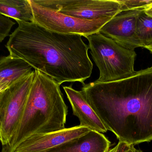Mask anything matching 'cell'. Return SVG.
Returning a JSON list of instances; mask_svg holds the SVG:
<instances>
[{"instance_id": "obj_1", "label": "cell", "mask_w": 152, "mask_h": 152, "mask_svg": "<svg viewBox=\"0 0 152 152\" xmlns=\"http://www.w3.org/2000/svg\"><path fill=\"white\" fill-rule=\"evenodd\" d=\"M81 91L119 142L134 145L152 141V67L118 81L84 84Z\"/></svg>"}, {"instance_id": "obj_2", "label": "cell", "mask_w": 152, "mask_h": 152, "mask_svg": "<svg viewBox=\"0 0 152 152\" xmlns=\"http://www.w3.org/2000/svg\"><path fill=\"white\" fill-rule=\"evenodd\" d=\"M16 21L18 26L5 45L10 55L22 59L60 85L65 82L85 84L93 63L82 36L53 32L34 22Z\"/></svg>"}, {"instance_id": "obj_3", "label": "cell", "mask_w": 152, "mask_h": 152, "mask_svg": "<svg viewBox=\"0 0 152 152\" xmlns=\"http://www.w3.org/2000/svg\"><path fill=\"white\" fill-rule=\"evenodd\" d=\"M27 99L16 133L1 152H14L26 139L36 134H47L66 128L68 108L60 85L38 70Z\"/></svg>"}, {"instance_id": "obj_4", "label": "cell", "mask_w": 152, "mask_h": 152, "mask_svg": "<svg viewBox=\"0 0 152 152\" xmlns=\"http://www.w3.org/2000/svg\"><path fill=\"white\" fill-rule=\"evenodd\" d=\"M88 40L92 59L99 69V77L95 82L109 83L134 75L136 54L128 50L100 32L85 37Z\"/></svg>"}, {"instance_id": "obj_5", "label": "cell", "mask_w": 152, "mask_h": 152, "mask_svg": "<svg viewBox=\"0 0 152 152\" xmlns=\"http://www.w3.org/2000/svg\"><path fill=\"white\" fill-rule=\"evenodd\" d=\"M34 71L0 93V143L11 142L21 119L34 77Z\"/></svg>"}, {"instance_id": "obj_6", "label": "cell", "mask_w": 152, "mask_h": 152, "mask_svg": "<svg viewBox=\"0 0 152 152\" xmlns=\"http://www.w3.org/2000/svg\"><path fill=\"white\" fill-rule=\"evenodd\" d=\"M34 15V22L51 31L66 34H77L86 37L99 32L112 18L86 20L70 17L57 11L46 8L29 0Z\"/></svg>"}, {"instance_id": "obj_7", "label": "cell", "mask_w": 152, "mask_h": 152, "mask_svg": "<svg viewBox=\"0 0 152 152\" xmlns=\"http://www.w3.org/2000/svg\"><path fill=\"white\" fill-rule=\"evenodd\" d=\"M39 5L86 20L113 17L122 12L117 0H34Z\"/></svg>"}, {"instance_id": "obj_8", "label": "cell", "mask_w": 152, "mask_h": 152, "mask_svg": "<svg viewBox=\"0 0 152 152\" xmlns=\"http://www.w3.org/2000/svg\"><path fill=\"white\" fill-rule=\"evenodd\" d=\"M145 10L121 12L104 24L99 32L128 50L142 47L137 34L136 21L139 14Z\"/></svg>"}, {"instance_id": "obj_9", "label": "cell", "mask_w": 152, "mask_h": 152, "mask_svg": "<svg viewBox=\"0 0 152 152\" xmlns=\"http://www.w3.org/2000/svg\"><path fill=\"white\" fill-rule=\"evenodd\" d=\"M90 131L79 125L51 133L34 135L22 142L14 152H47Z\"/></svg>"}, {"instance_id": "obj_10", "label": "cell", "mask_w": 152, "mask_h": 152, "mask_svg": "<svg viewBox=\"0 0 152 152\" xmlns=\"http://www.w3.org/2000/svg\"><path fill=\"white\" fill-rule=\"evenodd\" d=\"M63 88L71 104L73 115L79 120L80 126L102 134L106 133L108 130L86 100L82 91L75 90L72 85Z\"/></svg>"}, {"instance_id": "obj_11", "label": "cell", "mask_w": 152, "mask_h": 152, "mask_svg": "<svg viewBox=\"0 0 152 152\" xmlns=\"http://www.w3.org/2000/svg\"><path fill=\"white\" fill-rule=\"evenodd\" d=\"M111 142L102 133L91 130L47 152H107Z\"/></svg>"}, {"instance_id": "obj_12", "label": "cell", "mask_w": 152, "mask_h": 152, "mask_svg": "<svg viewBox=\"0 0 152 152\" xmlns=\"http://www.w3.org/2000/svg\"><path fill=\"white\" fill-rule=\"evenodd\" d=\"M22 59L10 55L0 58V84H13L34 70Z\"/></svg>"}, {"instance_id": "obj_13", "label": "cell", "mask_w": 152, "mask_h": 152, "mask_svg": "<svg viewBox=\"0 0 152 152\" xmlns=\"http://www.w3.org/2000/svg\"><path fill=\"white\" fill-rule=\"evenodd\" d=\"M0 13L24 22H34L29 0H0Z\"/></svg>"}, {"instance_id": "obj_14", "label": "cell", "mask_w": 152, "mask_h": 152, "mask_svg": "<svg viewBox=\"0 0 152 152\" xmlns=\"http://www.w3.org/2000/svg\"><path fill=\"white\" fill-rule=\"evenodd\" d=\"M136 32L142 47L152 44V18L141 12L137 19Z\"/></svg>"}, {"instance_id": "obj_15", "label": "cell", "mask_w": 152, "mask_h": 152, "mask_svg": "<svg viewBox=\"0 0 152 152\" xmlns=\"http://www.w3.org/2000/svg\"><path fill=\"white\" fill-rule=\"evenodd\" d=\"M121 6L122 12L137 9H147L152 5V0H117Z\"/></svg>"}, {"instance_id": "obj_16", "label": "cell", "mask_w": 152, "mask_h": 152, "mask_svg": "<svg viewBox=\"0 0 152 152\" xmlns=\"http://www.w3.org/2000/svg\"><path fill=\"white\" fill-rule=\"evenodd\" d=\"M15 24L10 18L0 13V43L9 35L12 26Z\"/></svg>"}, {"instance_id": "obj_17", "label": "cell", "mask_w": 152, "mask_h": 152, "mask_svg": "<svg viewBox=\"0 0 152 152\" xmlns=\"http://www.w3.org/2000/svg\"><path fill=\"white\" fill-rule=\"evenodd\" d=\"M120 146L118 152H142L141 150L135 148L134 145H133L128 144L121 142H120Z\"/></svg>"}, {"instance_id": "obj_18", "label": "cell", "mask_w": 152, "mask_h": 152, "mask_svg": "<svg viewBox=\"0 0 152 152\" xmlns=\"http://www.w3.org/2000/svg\"><path fill=\"white\" fill-rule=\"evenodd\" d=\"M120 146V143L118 142L115 147H113L112 149H110L107 152H118L119 150Z\"/></svg>"}, {"instance_id": "obj_19", "label": "cell", "mask_w": 152, "mask_h": 152, "mask_svg": "<svg viewBox=\"0 0 152 152\" xmlns=\"http://www.w3.org/2000/svg\"><path fill=\"white\" fill-rule=\"evenodd\" d=\"M145 13L148 16L152 18V5L145 10Z\"/></svg>"}, {"instance_id": "obj_20", "label": "cell", "mask_w": 152, "mask_h": 152, "mask_svg": "<svg viewBox=\"0 0 152 152\" xmlns=\"http://www.w3.org/2000/svg\"><path fill=\"white\" fill-rule=\"evenodd\" d=\"M145 48L148 49V50H149V51H150L152 53V44L150 46H146Z\"/></svg>"}]
</instances>
